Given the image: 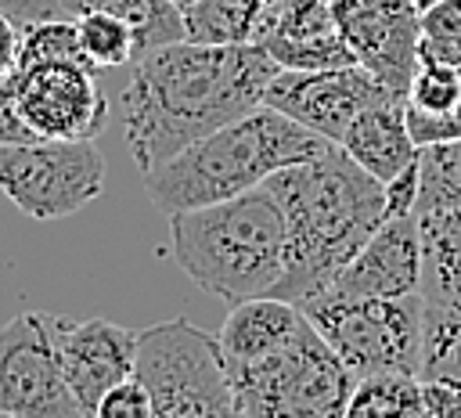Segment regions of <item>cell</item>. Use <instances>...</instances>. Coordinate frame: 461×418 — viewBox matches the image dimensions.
<instances>
[{"mask_svg":"<svg viewBox=\"0 0 461 418\" xmlns=\"http://www.w3.org/2000/svg\"><path fill=\"white\" fill-rule=\"evenodd\" d=\"M173 4H176V7H180V11H187V7H191V4H194V0H173Z\"/></svg>","mask_w":461,"mask_h":418,"instance_id":"d6a6232c","label":"cell"},{"mask_svg":"<svg viewBox=\"0 0 461 418\" xmlns=\"http://www.w3.org/2000/svg\"><path fill=\"white\" fill-rule=\"evenodd\" d=\"M321 292H335V295H407V292H421L418 213L382 220V227L353 252V259Z\"/></svg>","mask_w":461,"mask_h":418,"instance_id":"5bb4252c","label":"cell"},{"mask_svg":"<svg viewBox=\"0 0 461 418\" xmlns=\"http://www.w3.org/2000/svg\"><path fill=\"white\" fill-rule=\"evenodd\" d=\"M310 324L339 353V360L364 375L403 371L418 375L421 368V332H425V295H335L317 292L299 303Z\"/></svg>","mask_w":461,"mask_h":418,"instance_id":"8992f818","label":"cell"},{"mask_svg":"<svg viewBox=\"0 0 461 418\" xmlns=\"http://www.w3.org/2000/svg\"><path fill=\"white\" fill-rule=\"evenodd\" d=\"M47 328H50L54 353H58L68 393L79 400L83 414H97L101 396L115 382L133 375L137 332L115 321H104V317L68 321L54 314H47Z\"/></svg>","mask_w":461,"mask_h":418,"instance_id":"4fadbf2b","label":"cell"},{"mask_svg":"<svg viewBox=\"0 0 461 418\" xmlns=\"http://www.w3.org/2000/svg\"><path fill=\"white\" fill-rule=\"evenodd\" d=\"M285 0H194L184 32L194 43H263Z\"/></svg>","mask_w":461,"mask_h":418,"instance_id":"d6986e66","label":"cell"},{"mask_svg":"<svg viewBox=\"0 0 461 418\" xmlns=\"http://www.w3.org/2000/svg\"><path fill=\"white\" fill-rule=\"evenodd\" d=\"M429 209H461V141H439L418 148V205Z\"/></svg>","mask_w":461,"mask_h":418,"instance_id":"603a6c76","label":"cell"},{"mask_svg":"<svg viewBox=\"0 0 461 418\" xmlns=\"http://www.w3.org/2000/svg\"><path fill=\"white\" fill-rule=\"evenodd\" d=\"M76 25H79V40L97 68H119L137 58V36H133L130 22H122L119 14L83 11V14H76Z\"/></svg>","mask_w":461,"mask_h":418,"instance_id":"d4e9b609","label":"cell"},{"mask_svg":"<svg viewBox=\"0 0 461 418\" xmlns=\"http://www.w3.org/2000/svg\"><path fill=\"white\" fill-rule=\"evenodd\" d=\"M281 65L259 43L176 40L133 58L122 90L126 148L140 173L263 104Z\"/></svg>","mask_w":461,"mask_h":418,"instance_id":"6da1fadb","label":"cell"},{"mask_svg":"<svg viewBox=\"0 0 461 418\" xmlns=\"http://www.w3.org/2000/svg\"><path fill=\"white\" fill-rule=\"evenodd\" d=\"M339 148L382 184L418 159V144L407 130V97H382L367 104L339 137Z\"/></svg>","mask_w":461,"mask_h":418,"instance_id":"2e32d148","label":"cell"},{"mask_svg":"<svg viewBox=\"0 0 461 418\" xmlns=\"http://www.w3.org/2000/svg\"><path fill=\"white\" fill-rule=\"evenodd\" d=\"M0 414L4 418H83L68 393L43 310H22L0 328Z\"/></svg>","mask_w":461,"mask_h":418,"instance_id":"30bf717a","label":"cell"},{"mask_svg":"<svg viewBox=\"0 0 461 418\" xmlns=\"http://www.w3.org/2000/svg\"><path fill=\"white\" fill-rule=\"evenodd\" d=\"M18 119L36 141H94L108 123V101L83 65L32 61L7 72Z\"/></svg>","mask_w":461,"mask_h":418,"instance_id":"9c48e42d","label":"cell"},{"mask_svg":"<svg viewBox=\"0 0 461 418\" xmlns=\"http://www.w3.org/2000/svg\"><path fill=\"white\" fill-rule=\"evenodd\" d=\"M346 418H425V389L418 375L385 371L357 378Z\"/></svg>","mask_w":461,"mask_h":418,"instance_id":"44dd1931","label":"cell"},{"mask_svg":"<svg viewBox=\"0 0 461 418\" xmlns=\"http://www.w3.org/2000/svg\"><path fill=\"white\" fill-rule=\"evenodd\" d=\"M418 378L443 382L461 393V310L425 303L421 368Z\"/></svg>","mask_w":461,"mask_h":418,"instance_id":"7402d4cb","label":"cell"},{"mask_svg":"<svg viewBox=\"0 0 461 418\" xmlns=\"http://www.w3.org/2000/svg\"><path fill=\"white\" fill-rule=\"evenodd\" d=\"M421 231V295L461 310V209L418 213Z\"/></svg>","mask_w":461,"mask_h":418,"instance_id":"ac0fdd59","label":"cell"},{"mask_svg":"<svg viewBox=\"0 0 461 418\" xmlns=\"http://www.w3.org/2000/svg\"><path fill=\"white\" fill-rule=\"evenodd\" d=\"M418 58H432L461 72V0H436L421 11Z\"/></svg>","mask_w":461,"mask_h":418,"instance_id":"484cf974","label":"cell"},{"mask_svg":"<svg viewBox=\"0 0 461 418\" xmlns=\"http://www.w3.org/2000/svg\"><path fill=\"white\" fill-rule=\"evenodd\" d=\"M0 191L32 220H61L104 191V155L94 141L0 144Z\"/></svg>","mask_w":461,"mask_h":418,"instance_id":"ba28073f","label":"cell"},{"mask_svg":"<svg viewBox=\"0 0 461 418\" xmlns=\"http://www.w3.org/2000/svg\"><path fill=\"white\" fill-rule=\"evenodd\" d=\"M169 245L180 270L223 303L274 295L285 270V209L270 184L169 213Z\"/></svg>","mask_w":461,"mask_h":418,"instance_id":"277c9868","label":"cell"},{"mask_svg":"<svg viewBox=\"0 0 461 418\" xmlns=\"http://www.w3.org/2000/svg\"><path fill=\"white\" fill-rule=\"evenodd\" d=\"M303 324H306V314L295 303L277 299V295H256V299H245V303L230 306L216 339H220L227 368H234V364H249V360H259V357L274 353Z\"/></svg>","mask_w":461,"mask_h":418,"instance_id":"e0dca14e","label":"cell"},{"mask_svg":"<svg viewBox=\"0 0 461 418\" xmlns=\"http://www.w3.org/2000/svg\"><path fill=\"white\" fill-rule=\"evenodd\" d=\"M97 418H155V407H151L148 389L130 375V378L115 382V386L101 396Z\"/></svg>","mask_w":461,"mask_h":418,"instance_id":"83f0119b","label":"cell"},{"mask_svg":"<svg viewBox=\"0 0 461 418\" xmlns=\"http://www.w3.org/2000/svg\"><path fill=\"white\" fill-rule=\"evenodd\" d=\"M457 101H461V72L443 61L418 58V68L407 83V108L439 115V112H450Z\"/></svg>","mask_w":461,"mask_h":418,"instance_id":"4316f807","label":"cell"},{"mask_svg":"<svg viewBox=\"0 0 461 418\" xmlns=\"http://www.w3.org/2000/svg\"><path fill=\"white\" fill-rule=\"evenodd\" d=\"M234 414L249 418H339L357 386L353 371L306 324L274 353L227 368Z\"/></svg>","mask_w":461,"mask_h":418,"instance_id":"5b68a950","label":"cell"},{"mask_svg":"<svg viewBox=\"0 0 461 418\" xmlns=\"http://www.w3.org/2000/svg\"><path fill=\"white\" fill-rule=\"evenodd\" d=\"M0 11L11 14L18 25H32V22L61 18L65 14L61 0H0Z\"/></svg>","mask_w":461,"mask_h":418,"instance_id":"4dcf8cb0","label":"cell"},{"mask_svg":"<svg viewBox=\"0 0 461 418\" xmlns=\"http://www.w3.org/2000/svg\"><path fill=\"white\" fill-rule=\"evenodd\" d=\"M342 40L357 65H364L393 94L407 97V83L418 68L421 11L414 0H331Z\"/></svg>","mask_w":461,"mask_h":418,"instance_id":"7c38bea8","label":"cell"},{"mask_svg":"<svg viewBox=\"0 0 461 418\" xmlns=\"http://www.w3.org/2000/svg\"><path fill=\"white\" fill-rule=\"evenodd\" d=\"M281 68H342L357 65L339 32L331 0H285L274 29L259 43Z\"/></svg>","mask_w":461,"mask_h":418,"instance_id":"9a60e30c","label":"cell"},{"mask_svg":"<svg viewBox=\"0 0 461 418\" xmlns=\"http://www.w3.org/2000/svg\"><path fill=\"white\" fill-rule=\"evenodd\" d=\"M32 61H61V65H83L94 68L83 40H79V25L68 18H43L32 25H22V47H18V65H32Z\"/></svg>","mask_w":461,"mask_h":418,"instance_id":"cb8c5ba5","label":"cell"},{"mask_svg":"<svg viewBox=\"0 0 461 418\" xmlns=\"http://www.w3.org/2000/svg\"><path fill=\"white\" fill-rule=\"evenodd\" d=\"M18 47H22V25L0 11V79L14 72L18 65Z\"/></svg>","mask_w":461,"mask_h":418,"instance_id":"1f68e13d","label":"cell"},{"mask_svg":"<svg viewBox=\"0 0 461 418\" xmlns=\"http://www.w3.org/2000/svg\"><path fill=\"white\" fill-rule=\"evenodd\" d=\"M331 144L335 141L313 133L285 112L256 104L252 112L198 137L194 144H187L184 151H176L173 159L140 177L151 205L169 216L180 209H198L245 195L277 169L317 159Z\"/></svg>","mask_w":461,"mask_h":418,"instance_id":"3957f363","label":"cell"},{"mask_svg":"<svg viewBox=\"0 0 461 418\" xmlns=\"http://www.w3.org/2000/svg\"><path fill=\"white\" fill-rule=\"evenodd\" d=\"M414 205H418V159L407 169H400L393 180H385V220L414 213Z\"/></svg>","mask_w":461,"mask_h":418,"instance_id":"f546056e","label":"cell"},{"mask_svg":"<svg viewBox=\"0 0 461 418\" xmlns=\"http://www.w3.org/2000/svg\"><path fill=\"white\" fill-rule=\"evenodd\" d=\"M414 4H418V11H425V7H429V4H436V0H414Z\"/></svg>","mask_w":461,"mask_h":418,"instance_id":"836d02e7","label":"cell"},{"mask_svg":"<svg viewBox=\"0 0 461 418\" xmlns=\"http://www.w3.org/2000/svg\"><path fill=\"white\" fill-rule=\"evenodd\" d=\"M393 90L378 83L364 65H342V68H281L263 104L285 112L288 119L310 126L313 133L339 144L342 130L375 101L389 97ZM400 97V94H396Z\"/></svg>","mask_w":461,"mask_h":418,"instance_id":"8fae6325","label":"cell"},{"mask_svg":"<svg viewBox=\"0 0 461 418\" xmlns=\"http://www.w3.org/2000/svg\"><path fill=\"white\" fill-rule=\"evenodd\" d=\"M407 130H411L418 148L421 144H439V141H461V101L450 112H439V115L407 108Z\"/></svg>","mask_w":461,"mask_h":418,"instance_id":"f1b7e54d","label":"cell"},{"mask_svg":"<svg viewBox=\"0 0 461 418\" xmlns=\"http://www.w3.org/2000/svg\"><path fill=\"white\" fill-rule=\"evenodd\" d=\"M133 378L148 389L155 418L234 414V393L220 339L191 324L187 317H169L137 332Z\"/></svg>","mask_w":461,"mask_h":418,"instance_id":"52a82bcc","label":"cell"},{"mask_svg":"<svg viewBox=\"0 0 461 418\" xmlns=\"http://www.w3.org/2000/svg\"><path fill=\"white\" fill-rule=\"evenodd\" d=\"M285 209V270L277 299L317 295L385 220V184L339 144L267 177Z\"/></svg>","mask_w":461,"mask_h":418,"instance_id":"7a4b0ae2","label":"cell"},{"mask_svg":"<svg viewBox=\"0 0 461 418\" xmlns=\"http://www.w3.org/2000/svg\"><path fill=\"white\" fill-rule=\"evenodd\" d=\"M61 7H65V14H83V11H112V14H119L122 22H130V29L137 36V58L155 50V47L187 40L184 11L173 0H61Z\"/></svg>","mask_w":461,"mask_h":418,"instance_id":"ffe728a7","label":"cell"}]
</instances>
